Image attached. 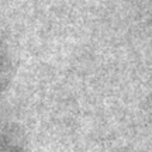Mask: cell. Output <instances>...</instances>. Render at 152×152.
Segmentation results:
<instances>
[{
  "mask_svg": "<svg viewBox=\"0 0 152 152\" xmlns=\"http://www.w3.org/2000/svg\"><path fill=\"white\" fill-rule=\"evenodd\" d=\"M11 145L7 142V140H4V137H0V152H10Z\"/></svg>",
  "mask_w": 152,
  "mask_h": 152,
  "instance_id": "1",
  "label": "cell"
}]
</instances>
